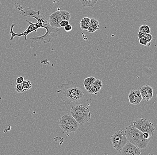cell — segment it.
<instances>
[{"mask_svg":"<svg viewBox=\"0 0 157 155\" xmlns=\"http://www.w3.org/2000/svg\"><path fill=\"white\" fill-rule=\"evenodd\" d=\"M77 85V82L68 81L65 84L58 86V97L65 105H70L71 103L81 102L85 98L84 92Z\"/></svg>","mask_w":157,"mask_h":155,"instance_id":"6da1fadb","label":"cell"},{"mask_svg":"<svg viewBox=\"0 0 157 155\" xmlns=\"http://www.w3.org/2000/svg\"><path fill=\"white\" fill-rule=\"evenodd\" d=\"M32 17L37 19L40 28H44L46 30V33L44 35L40 36H34L30 38V40L32 43L42 41L44 43H49L53 38L57 36V33L60 30V28H55L51 26L49 24L48 20L40 11H38L37 13Z\"/></svg>","mask_w":157,"mask_h":155,"instance_id":"7a4b0ae2","label":"cell"},{"mask_svg":"<svg viewBox=\"0 0 157 155\" xmlns=\"http://www.w3.org/2000/svg\"><path fill=\"white\" fill-rule=\"evenodd\" d=\"M124 132L128 141L141 149L147 148L151 140L150 138L144 139L143 132L134 127L132 124L126 127Z\"/></svg>","mask_w":157,"mask_h":155,"instance_id":"3957f363","label":"cell"},{"mask_svg":"<svg viewBox=\"0 0 157 155\" xmlns=\"http://www.w3.org/2000/svg\"><path fill=\"white\" fill-rule=\"evenodd\" d=\"M70 114L80 125H83L91 119V114L87 106L76 105L71 107Z\"/></svg>","mask_w":157,"mask_h":155,"instance_id":"277c9868","label":"cell"},{"mask_svg":"<svg viewBox=\"0 0 157 155\" xmlns=\"http://www.w3.org/2000/svg\"><path fill=\"white\" fill-rule=\"evenodd\" d=\"M59 125L64 131L71 133L78 129L79 124L70 114H66L60 118Z\"/></svg>","mask_w":157,"mask_h":155,"instance_id":"5b68a950","label":"cell"},{"mask_svg":"<svg viewBox=\"0 0 157 155\" xmlns=\"http://www.w3.org/2000/svg\"><path fill=\"white\" fill-rule=\"evenodd\" d=\"M132 125L142 132H147L149 133L150 136L152 137L155 132V126L151 122L145 118H139L134 121L132 123Z\"/></svg>","mask_w":157,"mask_h":155,"instance_id":"8992f818","label":"cell"},{"mask_svg":"<svg viewBox=\"0 0 157 155\" xmlns=\"http://www.w3.org/2000/svg\"><path fill=\"white\" fill-rule=\"evenodd\" d=\"M111 140L114 149L119 153L121 149L128 142L125 132L121 130L115 132L114 134L111 136Z\"/></svg>","mask_w":157,"mask_h":155,"instance_id":"52a82bcc","label":"cell"},{"mask_svg":"<svg viewBox=\"0 0 157 155\" xmlns=\"http://www.w3.org/2000/svg\"><path fill=\"white\" fill-rule=\"evenodd\" d=\"M26 21L29 23V26L27 27V29L24 32L22 33H21V34H17V33H14V31L13 30V28L15 26V24H12L10 26V34L11 36L10 38V40H13V38H14L16 36H18V37L21 38V36H25V40H27V35H29L31 32H33V31H35L36 32L37 30L39 27V25L38 22L37 23H32V22H30L28 20H26Z\"/></svg>","mask_w":157,"mask_h":155,"instance_id":"ba28073f","label":"cell"},{"mask_svg":"<svg viewBox=\"0 0 157 155\" xmlns=\"http://www.w3.org/2000/svg\"><path fill=\"white\" fill-rule=\"evenodd\" d=\"M119 153L122 155H141V149L128 141Z\"/></svg>","mask_w":157,"mask_h":155,"instance_id":"9c48e42d","label":"cell"},{"mask_svg":"<svg viewBox=\"0 0 157 155\" xmlns=\"http://www.w3.org/2000/svg\"><path fill=\"white\" fill-rule=\"evenodd\" d=\"M139 91L141 93L143 101L147 102L151 99L154 91L151 86L149 85H144L140 88Z\"/></svg>","mask_w":157,"mask_h":155,"instance_id":"30bf717a","label":"cell"},{"mask_svg":"<svg viewBox=\"0 0 157 155\" xmlns=\"http://www.w3.org/2000/svg\"><path fill=\"white\" fill-rule=\"evenodd\" d=\"M129 103L132 105H138L142 100V95L139 90H133L128 95Z\"/></svg>","mask_w":157,"mask_h":155,"instance_id":"8fae6325","label":"cell"},{"mask_svg":"<svg viewBox=\"0 0 157 155\" xmlns=\"http://www.w3.org/2000/svg\"><path fill=\"white\" fill-rule=\"evenodd\" d=\"M103 87L102 81L100 79H96L89 88L88 92L91 95H96Z\"/></svg>","mask_w":157,"mask_h":155,"instance_id":"7c38bea8","label":"cell"},{"mask_svg":"<svg viewBox=\"0 0 157 155\" xmlns=\"http://www.w3.org/2000/svg\"><path fill=\"white\" fill-rule=\"evenodd\" d=\"M49 23L51 26L55 28H60V21L59 20L56 11L53 13L49 16Z\"/></svg>","mask_w":157,"mask_h":155,"instance_id":"4fadbf2b","label":"cell"},{"mask_svg":"<svg viewBox=\"0 0 157 155\" xmlns=\"http://www.w3.org/2000/svg\"><path fill=\"white\" fill-rule=\"evenodd\" d=\"M100 24L99 21L97 19L94 18H91L90 24L88 27L87 31L89 33H94L99 29Z\"/></svg>","mask_w":157,"mask_h":155,"instance_id":"5bb4252c","label":"cell"},{"mask_svg":"<svg viewBox=\"0 0 157 155\" xmlns=\"http://www.w3.org/2000/svg\"><path fill=\"white\" fill-rule=\"evenodd\" d=\"M57 14L60 21L63 20L69 21L71 15L68 11L66 10H58L56 11Z\"/></svg>","mask_w":157,"mask_h":155,"instance_id":"9a60e30c","label":"cell"},{"mask_svg":"<svg viewBox=\"0 0 157 155\" xmlns=\"http://www.w3.org/2000/svg\"><path fill=\"white\" fill-rule=\"evenodd\" d=\"M37 10H34L30 8H26L23 9L21 11V12L20 14V15L27 17H32L33 16L35 15L38 12Z\"/></svg>","mask_w":157,"mask_h":155,"instance_id":"2e32d148","label":"cell"},{"mask_svg":"<svg viewBox=\"0 0 157 155\" xmlns=\"http://www.w3.org/2000/svg\"><path fill=\"white\" fill-rule=\"evenodd\" d=\"M91 18L89 17H85L82 18L79 23L80 28L82 30L87 31L90 24Z\"/></svg>","mask_w":157,"mask_h":155,"instance_id":"e0dca14e","label":"cell"},{"mask_svg":"<svg viewBox=\"0 0 157 155\" xmlns=\"http://www.w3.org/2000/svg\"><path fill=\"white\" fill-rule=\"evenodd\" d=\"M96 79H97L93 76H89V77L85 78L83 81V85H84L85 90L88 91L90 86L93 84V83H94Z\"/></svg>","mask_w":157,"mask_h":155,"instance_id":"ac0fdd59","label":"cell"},{"mask_svg":"<svg viewBox=\"0 0 157 155\" xmlns=\"http://www.w3.org/2000/svg\"><path fill=\"white\" fill-rule=\"evenodd\" d=\"M98 0H79L80 3L84 7H93Z\"/></svg>","mask_w":157,"mask_h":155,"instance_id":"d6986e66","label":"cell"},{"mask_svg":"<svg viewBox=\"0 0 157 155\" xmlns=\"http://www.w3.org/2000/svg\"><path fill=\"white\" fill-rule=\"evenodd\" d=\"M139 31L145 33V34H146L151 33V28H150V27H149L148 25H141V26L139 27Z\"/></svg>","mask_w":157,"mask_h":155,"instance_id":"ffe728a7","label":"cell"},{"mask_svg":"<svg viewBox=\"0 0 157 155\" xmlns=\"http://www.w3.org/2000/svg\"><path fill=\"white\" fill-rule=\"evenodd\" d=\"M22 85H23L25 91L29 90L32 88V83L29 80H24L22 83Z\"/></svg>","mask_w":157,"mask_h":155,"instance_id":"44dd1931","label":"cell"},{"mask_svg":"<svg viewBox=\"0 0 157 155\" xmlns=\"http://www.w3.org/2000/svg\"><path fill=\"white\" fill-rule=\"evenodd\" d=\"M15 90L18 93H23L25 91L22 84H17L15 86Z\"/></svg>","mask_w":157,"mask_h":155,"instance_id":"7402d4cb","label":"cell"},{"mask_svg":"<svg viewBox=\"0 0 157 155\" xmlns=\"http://www.w3.org/2000/svg\"><path fill=\"white\" fill-rule=\"evenodd\" d=\"M145 40L147 41V43H150L151 42L152 40H153V36L151 35L150 33L149 34H147L145 35V37H144Z\"/></svg>","mask_w":157,"mask_h":155,"instance_id":"603a6c76","label":"cell"},{"mask_svg":"<svg viewBox=\"0 0 157 155\" xmlns=\"http://www.w3.org/2000/svg\"><path fill=\"white\" fill-rule=\"evenodd\" d=\"M56 142L58 143L60 145H62L63 142V138L61 136H57L54 139Z\"/></svg>","mask_w":157,"mask_h":155,"instance_id":"cb8c5ba5","label":"cell"},{"mask_svg":"<svg viewBox=\"0 0 157 155\" xmlns=\"http://www.w3.org/2000/svg\"><path fill=\"white\" fill-rule=\"evenodd\" d=\"M69 21L67 20H63L60 22V25L61 27H64L67 25L69 24Z\"/></svg>","mask_w":157,"mask_h":155,"instance_id":"d4e9b609","label":"cell"},{"mask_svg":"<svg viewBox=\"0 0 157 155\" xmlns=\"http://www.w3.org/2000/svg\"><path fill=\"white\" fill-rule=\"evenodd\" d=\"M139 43L140 45H144L145 46H147V45H148V43L144 38L139 39Z\"/></svg>","mask_w":157,"mask_h":155,"instance_id":"484cf974","label":"cell"},{"mask_svg":"<svg viewBox=\"0 0 157 155\" xmlns=\"http://www.w3.org/2000/svg\"><path fill=\"white\" fill-rule=\"evenodd\" d=\"M64 30H65L66 32H69V31H71L72 29V25H70V24H68V25H67L66 26H65Z\"/></svg>","mask_w":157,"mask_h":155,"instance_id":"4316f807","label":"cell"},{"mask_svg":"<svg viewBox=\"0 0 157 155\" xmlns=\"http://www.w3.org/2000/svg\"><path fill=\"white\" fill-rule=\"evenodd\" d=\"M24 80V78L23 76H19L17 79L16 82L17 84H22Z\"/></svg>","mask_w":157,"mask_h":155,"instance_id":"83f0119b","label":"cell"},{"mask_svg":"<svg viewBox=\"0 0 157 155\" xmlns=\"http://www.w3.org/2000/svg\"><path fill=\"white\" fill-rule=\"evenodd\" d=\"M146 35V34H145V33H143V32L139 31L137 36H138V39H141V38H144V37H145V35Z\"/></svg>","mask_w":157,"mask_h":155,"instance_id":"f1b7e54d","label":"cell"},{"mask_svg":"<svg viewBox=\"0 0 157 155\" xmlns=\"http://www.w3.org/2000/svg\"><path fill=\"white\" fill-rule=\"evenodd\" d=\"M143 137L144 139H150V135L148 132H143Z\"/></svg>","mask_w":157,"mask_h":155,"instance_id":"f546056e","label":"cell"}]
</instances>
